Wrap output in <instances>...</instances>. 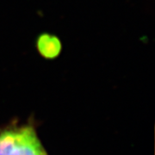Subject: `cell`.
I'll use <instances>...</instances> for the list:
<instances>
[{
  "label": "cell",
  "instance_id": "cell-1",
  "mask_svg": "<svg viewBox=\"0 0 155 155\" xmlns=\"http://www.w3.org/2000/svg\"><path fill=\"white\" fill-rule=\"evenodd\" d=\"M0 155H48L32 125L7 127L0 132Z\"/></svg>",
  "mask_w": 155,
  "mask_h": 155
},
{
  "label": "cell",
  "instance_id": "cell-2",
  "mask_svg": "<svg viewBox=\"0 0 155 155\" xmlns=\"http://www.w3.org/2000/svg\"><path fill=\"white\" fill-rule=\"evenodd\" d=\"M38 52L46 59H55L61 51L60 39L49 34H42L37 39Z\"/></svg>",
  "mask_w": 155,
  "mask_h": 155
}]
</instances>
